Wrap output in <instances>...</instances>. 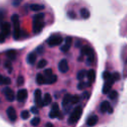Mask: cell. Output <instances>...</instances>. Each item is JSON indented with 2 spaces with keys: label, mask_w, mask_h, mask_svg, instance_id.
Returning <instances> with one entry per match:
<instances>
[{
  "label": "cell",
  "mask_w": 127,
  "mask_h": 127,
  "mask_svg": "<svg viewBox=\"0 0 127 127\" xmlns=\"http://www.w3.org/2000/svg\"><path fill=\"white\" fill-rule=\"evenodd\" d=\"M120 79V74L118 72H113L112 73V80L115 82V81H118Z\"/></svg>",
  "instance_id": "36"
},
{
  "label": "cell",
  "mask_w": 127,
  "mask_h": 127,
  "mask_svg": "<svg viewBox=\"0 0 127 127\" xmlns=\"http://www.w3.org/2000/svg\"><path fill=\"white\" fill-rule=\"evenodd\" d=\"M21 1H16V2H13V5H20Z\"/></svg>",
  "instance_id": "46"
},
{
  "label": "cell",
  "mask_w": 127,
  "mask_h": 127,
  "mask_svg": "<svg viewBox=\"0 0 127 127\" xmlns=\"http://www.w3.org/2000/svg\"><path fill=\"white\" fill-rule=\"evenodd\" d=\"M71 43H72V39H71V37H66V38L64 39V44L61 47V51H62L63 53L67 52V51L70 49Z\"/></svg>",
  "instance_id": "13"
},
{
  "label": "cell",
  "mask_w": 127,
  "mask_h": 127,
  "mask_svg": "<svg viewBox=\"0 0 127 127\" xmlns=\"http://www.w3.org/2000/svg\"><path fill=\"white\" fill-rule=\"evenodd\" d=\"M79 12H80V16H81L82 19H88L89 16H90V13L86 8H81Z\"/></svg>",
  "instance_id": "24"
},
{
  "label": "cell",
  "mask_w": 127,
  "mask_h": 127,
  "mask_svg": "<svg viewBox=\"0 0 127 127\" xmlns=\"http://www.w3.org/2000/svg\"><path fill=\"white\" fill-rule=\"evenodd\" d=\"M59 69L61 72L63 73H65L68 71L69 69V66H68V64H67V61L65 59H63L60 61V64H59Z\"/></svg>",
  "instance_id": "12"
},
{
  "label": "cell",
  "mask_w": 127,
  "mask_h": 127,
  "mask_svg": "<svg viewBox=\"0 0 127 127\" xmlns=\"http://www.w3.org/2000/svg\"><path fill=\"white\" fill-rule=\"evenodd\" d=\"M3 94L5 95L6 99H7L8 101H10V102H13L14 99L16 98V95H15L13 89L10 88V87H5V88L3 89Z\"/></svg>",
  "instance_id": "6"
},
{
  "label": "cell",
  "mask_w": 127,
  "mask_h": 127,
  "mask_svg": "<svg viewBox=\"0 0 127 127\" xmlns=\"http://www.w3.org/2000/svg\"><path fill=\"white\" fill-rule=\"evenodd\" d=\"M7 116H8V118L11 120V121H15L16 119H17V113H16V111H15V109L12 107V106H9L8 108H7Z\"/></svg>",
  "instance_id": "15"
},
{
  "label": "cell",
  "mask_w": 127,
  "mask_h": 127,
  "mask_svg": "<svg viewBox=\"0 0 127 127\" xmlns=\"http://www.w3.org/2000/svg\"><path fill=\"white\" fill-rule=\"evenodd\" d=\"M53 74L54 73H53V70L51 68H47V69L44 70V76H45V78H48V77L52 76Z\"/></svg>",
  "instance_id": "32"
},
{
  "label": "cell",
  "mask_w": 127,
  "mask_h": 127,
  "mask_svg": "<svg viewBox=\"0 0 127 127\" xmlns=\"http://www.w3.org/2000/svg\"><path fill=\"white\" fill-rule=\"evenodd\" d=\"M89 94H90V93H89L88 91H84V92L82 93V98L85 99V100H87V99L89 98V96H90Z\"/></svg>",
  "instance_id": "38"
},
{
  "label": "cell",
  "mask_w": 127,
  "mask_h": 127,
  "mask_svg": "<svg viewBox=\"0 0 127 127\" xmlns=\"http://www.w3.org/2000/svg\"><path fill=\"white\" fill-rule=\"evenodd\" d=\"M81 114H82V107L80 105L75 106V108L70 112V114H69V116L67 118V123L70 124V125L75 124L79 120Z\"/></svg>",
  "instance_id": "2"
},
{
  "label": "cell",
  "mask_w": 127,
  "mask_h": 127,
  "mask_svg": "<svg viewBox=\"0 0 127 127\" xmlns=\"http://www.w3.org/2000/svg\"><path fill=\"white\" fill-rule=\"evenodd\" d=\"M45 14L44 13H39L36 14L33 18V32L35 34H40L42 32V30L44 29L45 26Z\"/></svg>",
  "instance_id": "1"
},
{
  "label": "cell",
  "mask_w": 127,
  "mask_h": 127,
  "mask_svg": "<svg viewBox=\"0 0 127 127\" xmlns=\"http://www.w3.org/2000/svg\"><path fill=\"white\" fill-rule=\"evenodd\" d=\"M36 61H37V54L36 53H30L27 57V62L28 64H36Z\"/></svg>",
  "instance_id": "17"
},
{
  "label": "cell",
  "mask_w": 127,
  "mask_h": 127,
  "mask_svg": "<svg viewBox=\"0 0 127 127\" xmlns=\"http://www.w3.org/2000/svg\"><path fill=\"white\" fill-rule=\"evenodd\" d=\"M64 42V39L61 35L59 34H55V35H52L48 40H47V44L50 46V47H56V46H60L62 45V43Z\"/></svg>",
  "instance_id": "4"
},
{
  "label": "cell",
  "mask_w": 127,
  "mask_h": 127,
  "mask_svg": "<svg viewBox=\"0 0 127 127\" xmlns=\"http://www.w3.org/2000/svg\"><path fill=\"white\" fill-rule=\"evenodd\" d=\"M117 96H118V92L116 90H111L109 92V94H108V97L110 99H112V100H115L117 98Z\"/></svg>",
  "instance_id": "30"
},
{
  "label": "cell",
  "mask_w": 127,
  "mask_h": 127,
  "mask_svg": "<svg viewBox=\"0 0 127 127\" xmlns=\"http://www.w3.org/2000/svg\"><path fill=\"white\" fill-rule=\"evenodd\" d=\"M28 97V91L27 89L25 88H21L18 90L17 94H16V99L19 101V102H24Z\"/></svg>",
  "instance_id": "9"
},
{
  "label": "cell",
  "mask_w": 127,
  "mask_h": 127,
  "mask_svg": "<svg viewBox=\"0 0 127 127\" xmlns=\"http://www.w3.org/2000/svg\"><path fill=\"white\" fill-rule=\"evenodd\" d=\"M4 66L7 68V70H8V72H9V73H11V72H12V70H13V66H12L11 61L6 60V61L4 62Z\"/></svg>",
  "instance_id": "28"
},
{
  "label": "cell",
  "mask_w": 127,
  "mask_h": 127,
  "mask_svg": "<svg viewBox=\"0 0 127 127\" xmlns=\"http://www.w3.org/2000/svg\"><path fill=\"white\" fill-rule=\"evenodd\" d=\"M24 84V77L22 76V75H20V76H18V78H17V85L18 86H22Z\"/></svg>",
  "instance_id": "37"
},
{
  "label": "cell",
  "mask_w": 127,
  "mask_h": 127,
  "mask_svg": "<svg viewBox=\"0 0 127 127\" xmlns=\"http://www.w3.org/2000/svg\"><path fill=\"white\" fill-rule=\"evenodd\" d=\"M0 85H5V77L0 73Z\"/></svg>",
  "instance_id": "41"
},
{
  "label": "cell",
  "mask_w": 127,
  "mask_h": 127,
  "mask_svg": "<svg viewBox=\"0 0 127 127\" xmlns=\"http://www.w3.org/2000/svg\"><path fill=\"white\" fill-rule=\"evenodd\" d=\"M86 77H87V79H88V82H90V83L94 82V80H95V71H94V69H89V70H87Z\"/></svg>",
  "instance_id": "18"
},
{
  "label": "cell",
  "mask_w": 127,
  "mask_h": 127,
  "mask_svg": "<svg viewBox=\"0 0 127 127\" xmlns=\"http://www.w3.org/2000/svg\"><path fill=\"white\" fill-rule=\"evenodd\" d=\"M111 87H112V84L108 83V82H105L103 84V88H102V93L103 94H109V92L111 91Z\"/></svg>",
  "instance_id": "21"
},
{
  "label": "cell",
  "mask_w": 127,
  "mask_h": 127,
  "mask_svg": "<svg viewBox=\"0 0 127 127\" xmlns=\"http://www.w3.org/2000/svg\"><path fill=\"white\" fill-rule=\"evenodd\" d=\"M14 31H13V37L15 40H19L21 38V30H20V23H19V16L17 14H14L11 18Z\"/></svg>",
  "instance_id": "3"
},
{
  "label": "cell",
  "mask_w": 127,
  "mask_h": 127,
  "mask_svg": "<svg viewBox=\"0 0 127 127\" xmlns=\"http://www.w3.org/2000/svg\"><path fill=\"white\" fill-rule=\"evenodd\" d=\"M30 8L33 11H41V10H44L45 9V6L43 4H31L30 5Z\"/></svg>",
  "instance_id": "23"
},
{
  "label": "cell",
  "mask_w": 127,
  "mask_h": 127,
  "mask_svg": "<svg viewBox=\"0 0 127 127\" xmlns=\"http://www.w3.org/2000/svg\"><path fill=\"white\" fill-rule=\"evenodd\" d=\"M3 17H4V11L0 9V24H2V20H3Z\"/></svg>",
  "instance_id": "43"
},
{
  "label": "cell",
  "mask_w": 127,
  "mask_h": 127,
  "mask_svg": "<svg viewBox=\"0 0 127 127\" xmlns=\"http://www.w3.org/2000/svg\"><path fill=\"white\" fill-rule=\"evenodd\" d=\"M0 29H1V34H3L5 37L10 36L11 34V24L8 22H3L0 25Z\"/></svg>",
  "instance_id": "7"
},
{
  "label": "cell",
  "mask_w": 127,
  "mask_h": 127,
  "mask_svg": "<svg viewBox=\"0 0 127 127\" xmlns=\"http://www.w3.org/2000/svg\"><path fill=\"white\" fill-rule=\"evenodd\" d=\"M36 81L39 85H42V84H45V81H46V78L44 76V74L42 73H38L37 76H36Z\"/></svg>",
  "instance_id": "22"
},
{
  "label": "cell",
  "mask_w": 127,
  "mask_h": 127,
  "mask_svg": "<svg viewBox=\"0 0 127 127\" xmlns=\"http://www.w3.org/2000/svg\"><path fill=\"white\" fill-rule=\"evenodd\" d=\"M94 60H95L94 55H93V56H90V57H87V59H86V64H87V65H90L91 64L94 63Z\"/></svg>",
  "instance_id": "34"
},
{
  "label": "cell",
  "mask_w": 127,
  "mask_h": 127,
  "mask_svg": "<svg viewBox=\"0 0 127 127\" xmlns=\"http://www.w3.org/2000/svg\"><path fill=\"white\" fill-rule=\"evenodd\" d=\"M90 85H91L90 82L83 80V81H79V83L77 84V88L80 89V90H82V89H84V88H86V87H89Z\"/></svg>",
  "instance_id": "27"
},
{
  "label": "cell",
  "mask_w": 127,
  "mask_h": 127,
  "mask_svg": "<svg viewBox=\"0 0 127 127\" xmlns=\"http://www.w3.org/2000/svg\"><path fill=\"white\" fill-rule=\"evenodd\" d=\"M46 127H54V126H53L52 123H47V124H46Z\"/></svg>",
  "instance_id": "47"
},
{
  "label": "cell",
  "mask_w": 127,
  "mask_h": 127,
  "mask_svg": "<svg viewBox=\"0 0 127 127\" xmlns=\"http://www.w3.org/2000/svg\"><path fill=\"white\" fill-rule=\"evenodd\" d=\"M50 103H52V95L50 93H46L44 95V97H43V105L47 106Z\"/></svg>",
  "instance_id": "19"
},
{
  "label": "cell",
  "mask_w": 127,
  "mask_h": 127,
  "mask_svg": "<svg viewBox=\"0 0 127 127\" xmlns=\"http://www.w3.org/2000/svg\"><path fill=\"white\" fill-rule=\"evenodd\" d=\"M67 16L70 18V19H74L76 16H75V13L74 12H72V11H68L67 12Z\"/></svg>",
  "instance_id": "39"
},
{
  "label": "cell",
  "mask_w": 127,
  "mask_h": 127,
  "mask_svg": "<svg viewBox=\"0 0 127 127\" xmlns=\"http://www.w3.org/2000/svg\"><path fill=\"white\" fill-rule=\"evenodd\" d=\"M29 116H30V112H29L28 110H23V111L21 112V118H22V119L26 120V119L29 118Z\"/></svg>",
  "instance_id": "33"
},
{
  "label": "cell",
  "mask_w": 127,
  "mask_h": 127,
  "mask_svg": "<svg viewBox=\"0 0 127 127\" xmlns=\"http://www.w3.org/2000/svg\"><path fill=\"white\" fill-rule=\"evenodd\" d=\"M31 111H32L34 114H38V113H39V110H38L36 107H32V108H31Z\"/></svg>",
  "instance_id": "45"
},
{
  "label": "cell",
  "mask_w": 127,
  "mask_h": 127,
  "mask_svg": "<svg viewBox=\"0 0 127 127\" xmlns=\"http://www.w3.org/2000/svg\"><path fill=\"white\" fill-rule=\"evenodd\" d=\"M126 64H127V59H126Z\"/></svg>",
  "instance_id": "49"
},
{
  "label": "cell",
  "mask_w": 127,
  "mask_h": 127,
  "mask_svg": "<svg viewBox=\"0 0 127 127\" xmlns=\"http://www.w3.org/2000/svg\"><path fill=\"white\" fill-rule=\"evenodd\" d=\"M71 94H65L63 98V101H62V106H63V109L64 112H69V110L71 109Z\"/></svg>",
  "instance_id": "5"
},
{
  "label": "cell",
  "mask_w": 127,
  "mask_h": 127,
  "mask_svg": "<svg viewBox=\"0 0 127 127\" xmlns=\"http://www.w3.org/2000/svg\"><path fill=\"white\" fill-rule=\"evenodd\" d=\"M16 55H17V53H16L15 50H9V51L6 52V56H7V58L9 59V61L15 60V59H16Z\"/></svg>",
  "instance_id": "25"
},
{
  "label": "cell",
  "mask_w": 127,
  "mask_h": 127,
  "mask_svg": "<svg viewBox=\"0 0 127 127\" xmlns=\"http://www.w3.org/2000/svg\"><path fill=\"white\" fill-rule=\"evenodd\" d=\"M5 39H6V37H5L3 34H1V33H0V44L4 43V42H5Z\"/></svg>",
  "instance_id": "42"
},
{
  "label": "cell",
  "mask_w": 127,
  "mask_h": 127,
  "mask_svg": "<svg viewBox=\"0 0 127 127\" xmlns=\"http://www.w3.org/2000/svg\"><path fill=\"white\" fill-rule=\"evenodd\" d=\"M47 64H48V62H47L46 60H41V61L38 63L37 67H38V68H44V67L47 65Z\"/></svg>",
  "instance_id": "31"
},
{
  "label": "cell",
  "mask_w": 127,
  "mask_h": 127,
  "mask_svg": "<svg viewBox=\"0 0 127 127\" xmlns=\"http://www.w3.org/2000/svg\"><path fill=\"white\" fill-rule=\"evenodd\" d=\"M99 110H100V112L101 113H105V112H108V113H112L113 112V108L111 107V105H110V103L107 101V100H105V101H102V103L100 104V106H99Z\"/></svg>",
  "instance_id": "8"
},
{
  "label": "cell",
  "mask_w": 127,
  "mask_h": 127,
  "mask_svg": "<svg viewBox=\"0 0 127 127\" xmlns=\"http://www.w3.org/2000/svg\"><path fill=\"white\" fill-rule=\"evenodd\" d=\"M80 100V97L78 95H72L71 96V104H75V103H78Z\"/></svg>",
  "instance_id": "35"
},
{
  "label": "cell",
  "mask_w": 127,
  "mask_h": 127,
  "mask_svg": "<svg viewBox=\"0 0 127 127\" xmlns=\"http://www.w3.org/2000/svg\"><path fill=\"white\" fill-rule=\"evenodd\" d=\"M35 103L39 107H43V97H42V91L41 89H36L35 90Z\"/></svg>",
  "instance_id": "11"
},
{
  "label": "cell",
  "mask_w": 127,
  "mask_h": 127,
  "mask_svg": "<svg viewBox=\"0 0 127 127\" xmlns=\"http://www.w3.org/2000/svg\"><path fill=\"white\" fill-rule=\"evenodd\" d=\"M80 55L83 57V56H86V57H90V56H93L94 55V52L93 50L89 47V46H82L81 49H80Z\"/></svg>",
  "instance_id": "14"
},
{
  "label": "cell",
  "mask_w": 127,
  "mask_h": 127,
  "mask_svg": "<svg viewBox=\"0 0 127 127\" xmlns=\"http://www.w3.org/2000/svg\"><path fill=\"white\" fill-rule=\"evenodd\" d=\"M11 83V78L10 77H5V85H9Z\"/></svg>",
  "instance_id": "44"
},
{
  "label": "cell",
  "mask_w": 127,
  "mask_h": 127,
  "mask_svg": "<svg viewBox=\"0 0 127 127\" xmlns=\"http://www.w3.org/2000/svg\"><path fill=\"white\" fill-rule=\"evenodd\" d=\"M44 53V48L42 46H39L37 48V51H36V54H43Z\"/></svg>",
  "instance_id": "40"
},
{
  "label": "cell",
  "mask_w": 127,
  "mask_h": 127,
  "mask_svg": "<svg viewBox=\"0 0 127 127\" xmlns=\"http://www.w3.org/2000/svg\"><path fill=\"white\" fill-rule=\"evenodd\" d=\"M86 74H87V71H86L85 69H81V70H79V71L77 72L76 78H77L79 81H83L84 77H86Z\"/></svg>",
  "instance_id": "20"
},
{
  "label": "cell",
  "mask_w": 127,
  "mask_h": 127,
  "mask_svg": "<svg viewBox=\"0 0 127 127\" xmlns=\"http://www.w3.org/2000/svg\"><path fill=\"white\" fill-rule=\"evenodd\" d=\"M76 46H77V47H79V46H80V42H79V41H77V42H76Z\"/></svg>",
  "instance_id": "48"
},
{
  "label": "cell",
  "mask_w": 127,
  "mask_h": 127,
  "mask_svg": "<svg viewBox=\"0 0 127 127\" xmlns=\"http://www.w3.org/2000/svg\"><path fill=\"white\" fill-rule=\"evenodd\" d=\"M40 122H41V119H40V117H38V116H35L32 120H31V125L32 126H38L39 124H40Z\"/></svg>",
  "instance_id": "29"
},
{
  "label": "cell",
  "mask_w": 127,
  "mask_h": 127,
  "mask_svg": "<svg viewBox=\"0 0 127 127\" xmlns=\"http://www.w3.org/2000/svg\"><path fill=\"white\" fill-rule=\"evenodd\" d=\"M50 118H56V117H60V107H59V104L58 103H53L52 105V109H51V112L49 114Z\"/></svg>",
  "instance_id": "10"
},
{
  "label": "cell",
  "mask_w": 127,
  "mask_h": 127,
  "mask_svg": "<svg viewBox=\"0 0 127 127\" xmlns=\"http://www.w3.org/2000/svg\"><path fill=\"white\" fill-rule=\"evenodd\" d=\"M57 80H58V76H57L56 74H53L52 76H50V77L46 78L45 84H53V83H55Z\"/></svg>",
  "instance_id": "26"
},
{
  "label": "cell",
  "mask_w": 127,
  "mask_h": 127,
  "mask_svg": "<svg viewBox=\"0 0 127 127\" xmlns=\"http://www.w3.org/2000/svg\"><path fill=\"white\" fill-rule=\"evenodd\" d=\"M97 122H98V117H97L96 115H91V116H89V117L87 118L86 124H87V126L92 127V126H94Z\"/></svg>",
  "instance_id": "16"
}]
</instances>
